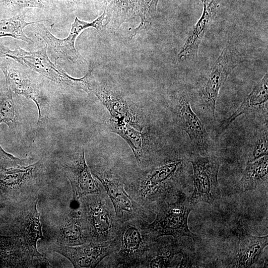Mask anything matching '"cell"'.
I'll return each mask as SVG.
<instances>
[{
    "label": "cell",
    "instance_id": "obj_17",
    "mask_svg": "<svg viewBox=\"0 0 268 268\" xmlns=\"http://www.w3.org/2000/svg\"><path fill=\"white\" fill-rule=\"evenodd\" d=\"M91 93L95 95L109 111L111 119L125 120L136 129L141 127L136 115L119 95L95 83Z\"/></svg>",
    "mask_w": 268,
    "mask_h": 268
},
{
    "label": "cell",
    "instance_id": "obj_10",
    "mask_svg": "<svg viewBox=\"0 0 268 268\" xmlns=\"http://www.w3.org/2000/svg\"><path fill=\"white\" fill-rule=\"evenodd\" d=\"M180 160L167 162L148 172L134 191L139 202L145 203L162 198L181 165Z\"/></svg>",
    "mask_w": 268,
    "mask_h": 268
},
{
    "label": "cell",
    "instance_id": "obj_29",
    "mask_svg": "<svg viewBox=\"0 0 268 268\" xmlns=\"http://www.w3.org/2000/svg\"><path fill=\"white\" fill-rule=\"evenodd\" d=\"M156 244L147 260L149 268L171 267L170 264L174 256L180 253L178 250L171 247L162 249L155 248Z\"/></svg>",
    "mask_w": 268,
    "mask_h": 268
},
{
    "label": "cell",
    "instance_id": "obj_8",
    "mask_svg": "<svg viewBox=\"0 0 268 268\" xmlns=\"http://www.w3.org/2000/svg\"><path fill=\"white\" fill-rule=\"evenodd\" d=\"M120 246L119 237L105 242H88L69 246L59 242L51 245V249L68 260L74 268H95L105 257L117 251Z\"/></svg>",
    "mask_w": 268,
    "mask_h": 268
},
{
    "label": "cell",
    "instance_id": "obj_15",
    "mask_svg": "<svg viewBox=\"0 0 268 268\" xmlns=\"http://www.w3.org/2000/svg\"><path fill=\"white\" fill-rule=\"evenodd\" d=\"M268 235H242L239 238L227 267H254L261 258L263 250L268 245Z\"/></svg>",
    "mask_w": 268,
    "mask_h": 268
},
{
    "label": "cell",
    "instance_id": "obj_7",
    "mask_svg": "<svg viewBox=\"0 0 268 268\" xmlns=\"http://www.w3.org/2000/svg\"><path fill=\"white\" fill-rule=\"evenodd\" d=\"M243 61L242 54L228 40L209 69L202 91V100L206 109L214 119L219 90L233 69Z\"/></svg>",
    "mask_w": 268,
    "mask_h": 268
},
{
    "label": "cell",
    "instance_id": "obj_2",
    "mask_svg": "<svg viewBox=\"0 0 268 268\" xmlns=\"http://www.w3.org/2000/svg\"><path fill=\"white\" fill-rule=\"evenodd\" d=\"M79 201L89 242H105L118 237L122 223L117 218L107 195H88Z\"/></svg>",
    "mask_w": 268,
    "mask_h": 268
},
{
    "label": "cell",
    "instance_id": "obj_28",
    "mask_svg": "<svg viewBox=\"0 0 268 268\" xmlns=\"http://www.w3.org/2000/svg\"><path fill=\"white\" fill-rule=\"evenodd\" d=\"M159 0H139L138 14L140 23L133 32L131 38L144 29L149 28L156 14Z\"/></svg>",
    "mask_w": 268,
    "mask_h": 268
},
{
    "label": "cell",
    "instance_id": "obj_13",
    "mask_svg": "<svg viewBox=\"0 0 268 268\" xmlns=\"http://www.w3.org/2000/svg\"><path fill=\"white\" fill-rule=\"evenodd\" d=\"M177 113L182 129L189 135L192 144L200 150H207L211 140L204 125L192 110L187 94H182L177 106Z\"/></svg>",
    "mask_w": 268,
    "mask_h": 268
},
{
    "label": "cell",
    "instance_id": "obj_21",
    "mask_svg": "<svg viewBox=\"0 0 268 268\" xmlns=\"http://www.w3.org/2000/svg\"><path fill=\"white\" fill-rule=\"evenodd\" d=\"M110 128L128 143L137 162L140 163L143 157V137L140 131L119 119L110 118Z\"/></svg>",
    "mask_w": 268,
    "mask_h": 268
},
{
    "label": "cell",
    "instance_id": "obj_4",
    "mask_svg": "<svg viewBox=\"0 0 268 268\" xmlns=\"http://www.w3.org/2000/svg\"><path fill=\"white\" fill-rule=\"evenodd\" d=\"M119 249L114 252L116 266L130 267L146 261L156 242V239L138 219L121 224L118 234Z\"/></svg>",
    "mask_w": 268,
    "mask_h": 268
},
{
    "label": "cell",
    "instance_id": "obj_9",
    "mask_svg": "<svg viewBox=\"0 0 268 268\" xmlns=\"http://www.w3.org/2000/svg\"><path fill=\"white\" fill-rule=\"evenodd\" d=\"M0 58V68L5 76L6 85L12 92L35 102L38 109V121L40 122L43 119L42 99L39 84L34 78V71L11 58Z\"/></svg>",
    "mask_w": 268,
    "mask_h": 268
},
{
    "label": "cell",
    "instance_id": "obj_20",
    "mask_svg": "<svg viewBox=\"0 0 268 268\" xmlns=\"http://www.w3.org/2000/svg\"><path fill=\"white\" fill-rule=\"evenodd\" d=\"M268 155L247 162L241 179L237 184V192L256 190L268 182Z\"/></svg>",
    "mask_w": 268,
    "mask_h": 268
},
{
    "label": "cell",
    "instance_id": "obj_18",
    "mask_svg": "<svg viewBox=\"0 0 268 268\" xmlns=\"http://www.w3.org/2000/svg\"><path fill=\"white\" fill-rule=\"evenodd\" d=\"M268 76L266 73L245 98L237 110L228 119L223 121L217 130V134L223 133L236 118L243 114L258 111L262 107L267 108Z\"/></svg>",
    "mask_w": 268,
    "mask_h": 268
},
{
    "label": "cell",
    "instance_id": "obj_25",
    "mask_svg": "<svg viewBox=\"0 0 268 268\" xmlns=\"http://www.w3.org/2000/svg\"><path fill=\"white\" fill-rule=\"evenodd\" d=\"M139 0H110L104 7L107 19L119 25L138 14Z\"/></svg>",
    "mask_w": 268,
    "mask_h": 268
},
{
    "label": "cell",
    "instance_id": "obj_22",
    "mask_svg": "<svg viewBox=\"0 0 268 268\" xmlns=\"http://www.w3.org/2000/svg\"><path fill=\"white\" fill-rule=\"evenodd\" d=\"M27 8L39 9L46 15L60 16L53 0H0V10L12 16Z\"/></svg>",
    "mask_w": 268,
    "mask_h": 268
},
{
    "label": "cell",
    "instance_id": "obj_24",
    "mask_svg": "<svg viewBox=\"0 0 268 268\" xmlns=\"http://www.w3.org/2000/svg\"><path fill=\"white\" fill-rule=\"evenodd\" d=\"M23 10L10 18L0 19V37L10 36L20 40L28 44L33 43V40L24 32V29L37 21L27 22L25 20L26 11Z\"/></svg>",
    "mask_w": 268,
    "mask_h": 268
},
{
    "label": "cell",
    "instance_id": "obj_26",
    "mask_svg": "<svg viewBox=\"0 0 268 268\" xmlns=\"http://www.w3.org/2000/svg\"><path fill=\"white\" fill-rule=\"evenodd\" d=\"M60 16L85 12L98 8V0H53Z\"/></svg>",
    "mask_w": 268,
    "mask_h": 268
},
{
    "label": "cell",
    "instance_id": "obj_31",
    "mask_svg": "<svg viewBox=\"0 0 268 268\" xmlns=\"http://www.w3.org/2000/svg\"><path fill=\"white\" fill-rule=\"evenodd\" d=\"M110 0H98L99 6H104V7Z\"/></svg>",
    "mask_w": 268,
    "mask_h": 268
},
{
    "label": "cell",
    "instance_id": "obj_23",
    "mask_svg": "<svg viewBox=\"0 0 268 268\" xmlns=\"http://www.w3.org/2000/svg\"><path fill=\"white\" fill-rule=\"evenodd\" d=\"M39 162L21 167L3 168L0 171V189H19L31 178Z\"/></svg>",
    "mask_w": 268,
    "mask_h": 268
},
{
    "label": "cell",
    "instance_id": "obj_32",
    "mask_svg": "<svg viewBox=\"0 0 268 268\" xmlns=\"http://www.w3.org/2000/svg\"><path fill=\"white\" fill-rule=\"evenodd\" d=\"M208 0V1L209 0Z\"/></svg>",
    "mask_w": 268,
    "mask_h": 268
},
{
    "label": "cell",
    "instance_id": "obj_11",
    "mask_svg": "<svg viewBox=\"0 0 268 268\" xmlns=\"http://www.w3.org/2000/svg\"><path fill=\"white\" fill-rule=\"evenodd\" d=\"M95 176L104 186L116 216L121 223L138 218L142 211L141 206L126 192L123 184L119 180L110 175Z\"/></svg>",
    "mask_w": 268,
    "mask_h": 268
},
{
    "label": "cell",
    "instance_id": "obj_30",
    "mask_svg": "<svg viewBox=\"0 0 268 268\" xmlns=\"http://www.w3.org/2000/svg\"><path fill=\"white\" fill-rule=\"evenodd\" d=\"M251 146L247 154V162L257 160L268 155V127L265 126L261 129L252 141Z\"/></svg>",
    "mask_w": 268,
    "mask_h": 268
},
{
    "label": "cell",
    "instance_id": "obj_19",
    "mask_svg": "<svg viewBox=\"0 0 268 268\" xmlns=\"http://www.w3.org/2000/svg\"><path fill=\"white\" fill-rule=\"evenodd\" d=\"M88 242L81 208H72L60 227L58 242L76 246Z\"/></svg>",
    "mask_w": 268,
    "mask_h": 268
},
{
    "label": "cell",
    "instance_id": "obj_1",
    "mask_svg": "<svg viewBox=\"0 0 268 268\" xmlns=\"http://www.w3.org/2000/svg\"><path fill=\"white\" fill-rule=\"evenodd\" d=\"M0 57L11 58L23 64L33 71L72 91L83 90L90 94L95 81L92 68L81 78L69 76L60 66L50 60L46 45L36 51H27L20 47L11 50L0 42Z\"/></svg>",
    "mask_w": 268,
    "mask_h": 268
},
{
    "label": "cell",
    "instance_id": "obj_3",
    "mask_svg": "<svg viewBox=\"0 0 268 268\" xmlns=\"http://www.w3.org/2000/svg\"><path fill=\"white\" fill-rule=\"evenodd\" d=\"M107 19L105 10L102 15L92 22H87L75 17L68 35L64 39H59L53 35L44 25L38 21L33 23V28L36 35L41 38L47 46V53L55 64L68 62L82 64L85 60L77 52L75 42L79 34L85 29L93 27L101 30L103 21Z\"/></svg>",
    "mask_w": 268,
    "mask_h": 268
},
{
    "label": "cell",
    "instance_id": "obj_14",
    "mask_svg": "<svg viewBox=\"0 0 268 268\" xmlns=\"http://www.w3.org/2000/svg\"><path fill=\"white\" fill-rule=\"evenodd\" d=\"M65 172L71 186L73 201H78L85 196L101 193L86 164L83 149L74 162L66 167Z\"/></svg>",
    "mask_w": 268,
    "mask_h": 268
},
{
    "label": "cell",
    "instance_id": "obj_12",
    "mask_svg": "<svg viewBox=\"0 0 268 268\" xmlns=\"http://www.w3.org/2000/svg\"><path fill=\"white\" fill-rule=\"evenodd\" d=\"M203 2L202 14L197 23L190 31L187 39L178 54L180 60H192L197 58L200 43L212 21L219 6L220 0H201Z\"/></svg>",
    "mask_w": 268,
    "mask_h": 268
},
{
    "label": "cell",
    "instance_id": "obj_6",
    "mask_svg": "<svg viewBox=\"0 0 268 268\" xmlns=\"http://www.w3.org/2000/svg\"><path fill=\"white\" fill-rule=\"evenodd\" d=\"M194 174V191L190 201L193 206L200 202L216 205L221 198L218 182L220 162L214 156L195 155L191 159Z\"/></svg>",
    "mask_w": 268,
    "mask_h": 268
},
{
    "label": "cell",
    "instance_id": "obj_27",
    "mask_svg": "<svg viewBox=\"0 0 268 268\" xmlns=\"http://www.w3.org/2000/svg\"><path fill=\"white\" fill-rule=\"evenodd\" d=\"M16 122V114L12 91L5 85L0 92V124L3 123L12 128Z\"/></svg>",
    "mask_w": 268,
    "mask_h": 268
},
{
    "label": "cell",
    "instance_id": "obj_16",
    "mask_svg": "<svg viewBox=\"0 0 268 268\" xmlns=\"http://www.w3.org/2000/svg\"><path fill=\"white\" fill-rule=\"evenodd\" d=\"M38 199L33 203L21 225L22 239L28 248L37 266L49 267L50 265L46 258L37 249V242L43 238L40 215L37 206Z\"/></svg>",
    "mask_w": 268,
    "mask_h": 268
},
{
    "label": "cell",
    "instance_id": "obj_5",
    "mask_svg": "<svg viewBox=\"0 0 268 268\" xmlns=\"http://www.w3.org/2000/svg\"><path fill=\"white\" fill-rule=\"evenodd\" d=\"M193 206L190 199L181 194L174 202L160 205L156 218L147 228L156 239L164 236L195 238L197 235L190 230L188 225V216Z\"/></svg>",
    "mask_w": 268,
    "mask_h": 268
}]
</instances>
